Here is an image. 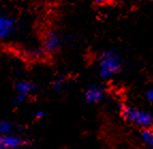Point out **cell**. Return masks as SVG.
I'll use <instances>...</instances> for the list:
<instances>
[{
    "instance_id": "6da1fadb",
    "label": "cell",
    "mask_w": 153,
    "mask_h": 149,
    "mask_svg": "<svg viewBox=\"0 0 153 149\" xmlns=\"http://www.w3.org/2000/svg\"><path fill=\"white\" fill-rule=\"evenodd\" d=\"M122 69V59L115 50L103 51L97 59V73L103 80H110Z\"/></svg>"
},
{
    "instance_id": "7a4b0ae2",
    "label": "cell",
    "mask_w": 153,
    "mask_h": 149,
    "mask_svg": "<svg viewBox=\"0 0 153 149\" xmlns=\"http://www.w3.org/2000/svg\"><path fill=\"white\" fill-rule=\"evenodd\" d=\"M120 115L125 121L141 129L153 127V114L133 106H121Z\"/></svg>"
},
{
    "instance_id": "3957f363",
    "label": "cell",
    "mask_w": 153,
    "mask_h": 149,
    "mask_svg": "<svg viewBox=\"0 0 153 149\" xmlns=\"http://www.w3.org/2000/svg\"><path fill=\"white\" fill-rule=\"evenodd\" d=\"M62 43H63L62 36L57 31L51 30L46 32L44 35L42 48L44 49L45 53H55L61 48Z\"/></svg>"
},
{
    "instance_id": "277c9868",
    "label": "cell",
    "mask_w": 153,
    "mask_h": 149,
    "mask_svg": "<svg viewBox=\"0 0 153 149\" xmlns=\"http://www.w3.org/2000/svg\"><path fill=\"white\" fill-rule=\"evenodd\" d=\"M17 30V23L13 17L0 14V40L10 38Z\"/></svg>"
},
{
    "instance_id": "5b68a950",
    "label": "cell",
    "mask_w": 153,
    "mask_h": 149,
    "mask_svg": "<svg viewBox=\"0 0 153 149\" xmlns=\"http://www.w3.org/2000/svg\"><path fill=\"white\" fill-rule=\"evenodd\" d=\"M105 95H106V92L104 87L97 84H91L85 90L84 100L89 104H97L105 98Z\"/></svg>"
},
{
    "instance_id": "8992f818",
    "label": "cell",
    "mask_w": 153,
    "mask_h": 149,
    "mask_svg": "<svg viewBox=\"0 0 153 149\" xmlns=\"http://www.w3.org/2000/svg\"><path fill=\"white\" fill-rule=\"evenodd\" d=\"M2 141L7 149L15 148L21 146H28V141L19 133H10L2 135Z\"/></svg>"
},
{
    "instance_id": "52a82bcc",
    "label": "cell",
    "mask_w": 153,
    "mask_h": 149,
    "mask_svg": "<svg viewBox=\"0 0 153 149\" xmlns=\"http://www.w3.org/2000/svg\"><path fill=\"white\" fill-rule=\"evenodd\" d=\"M16 94H23L26 96L30 97L36 90V85L33 82L28 80H18L14 86Z\"/></svg>"
},
{
    "instance_id": "ba28073f",
    "label": "cell",
    "mask_w": 153,
    "mask_h": 149,
    "mask_svg": "<svg viewBox=\"0 0 153 149\" xmlns=\"http://www.w3.org/2000/svg\"><path fill=\"white\" fill-rule=\"evenodd\" d=\"M22 131H23V128L14 124L13 121L7 120V119H0V134L1 135L10 133H19Z\"/></svg>"
},
{
    "instance_id": "9c48e42d",
    "label": "cell",
    "mask_w": 153,
    "mask_h": 149,
    "mask_svg": "<svg viewBox=\"0 0 153 149\" xmlns=\"http://www.w3.org/2000/svg\"><path fill=\"white\" fill-rule=\"evenodd\" d=\"M140 141L147 149H153V127L141 130Z\"/></svg>"
},
{
    "instance_id": "30bf717a",
    "label": "cell",
    "mask_w": 153,
    "mask_h": 149,
    "mask_svg": "<svg viewBox=\"0 0 153 149\" xmlns=\"http://www.w3.org/2000/svg\"><path fill=\"white\" fill-rule=\"evenodd\" d=\"M66 84V81H65V78L64 77H57V78H55L54 80H53V82H51V89H53V91L57 92V93H59V92H61L62 90L64 89V86H65Z\"/></svg>"
},
{
    "instance_id": "8fae6325",
    "label": "cell",
    "mask_w": 153,
    "mask_h": 149,
    "mask_svg": "<svg viewBox=\"0 0 153 149\" xmlns=\"http://www.w3.org/2000/svg\"><path fill=\"white\" fill-rule=\"evenodd\" d=\"M145 96H146V99H147L150 103H153V89H150L146 92Z\"/></svg>"
},
{
    "instance_id": "7c38bea8",
    "label": "cell",
    "mask_w": 153,
    "mask_h": 149,
    "mask_svg": "<svg viewBox=\"0 0 153 149\" xmlns=\"http://www.w3.org/2000/svg\"><path fill=\"white\" fill-rule=\"evenodd\" d=\"M95 3L97 4H101V5H104V4H110V3H114L118 0H93Z\"/></svg>"
},
{
    "instance_id": "4fadbf2b",
    "label": "cell",
    "mask_w": 153,
    "mask_h": 149,
    "mask_svg": "<svg viewBox=\"0 0 153 149\" xmlns=\"http://www.w3.org/2000/svg\"><path fill=\"white\" fill-rule=\"evenodd\" d=\"M46 116V113L44 111H36V113L33 114V117H34V118L36 119H43L44 117Z\"/></svg>"
},
{
    "instance_id": "5bb4252c",
    "label": "cell",
    "mask_w": 153,
    "mask_h": 149,
    "mask_svg": "<svg viewBox=\"0 0 153 149\" xmlns=\"http://www.w3.org/2000/svg\"><path fill=\"white\" fill-rule=\"evenodd\" d=\"M0 149H7L4 147V144H3V141H2V135L0 134Z\"/></svg>"
},
{
    "instance_id": "9a60e30c",
    "label": "cell",
    "mask_w": 153,
    "mask_h": 149,
    "mask_svg": "<svg viewBox=\"0 0 153 149\" xmlns=\"http://www.w3.org/2000/svg\"><path fill=\"white\" fill-rule=\"evenodd\" d=\"M11 149H29L28 146H21V147H15V148H11Z\"/></svg>"
}]
</instances>
